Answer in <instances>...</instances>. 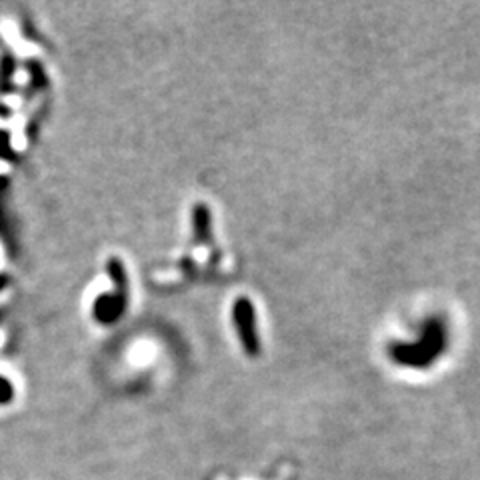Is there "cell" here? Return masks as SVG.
Returning <instances> with one entry per match:
<instances>
[{"mask_svg": "<svg viewBox=\"0 0 480 480\" xmlns=\"http://www.w3.org/2000/svg\"><path fill=\"white\" fill-rule=\"evenodd\" d=\"M234 326L238 338L242 340V345L247 348L248 355H259L260 343H259V333H257V320H254V310L248 298H238L234 302L233 310Z\"/></svg>", "mask_w": 480, "mask_h": 480, "instance_id": "1", "label": "cell"}]
</instances>
